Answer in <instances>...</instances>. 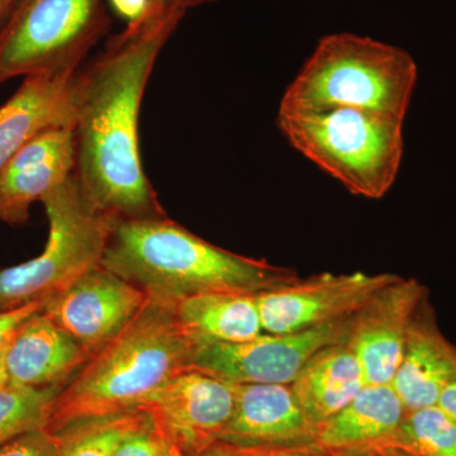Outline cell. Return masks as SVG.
<instances>
[{
  "label": "cell",
  "mask_w": 456,
  "mask_h": 456,
  "mask_svg": "<svg viewBox=\"0 0 456 456\" xmlns=\"http://www.w3.org/2000/svg\"><path fill=\"white\" fill-rule=\"evenodd\" d=\"M147 298L145 290L101 265L45 299L41 312L93 355L137 316Z\"/></svg>",
  "instance_id": "8fae6325"
},
{
  "label": "cell",
  "mask_w": 456,
  "mask_h": 456,
  "mask_svg": "<svg viewBox=\"0 0 456 456\" xmlns=\"http://www.w3.org/2000/svg\"><path fill=\"white\" fill-rule=\"evenodd\" d=\"M232 386L235 406L218 440L246 446L317 445L320 426L305 415L290 384Z\"/></svg>",
  "instance_id": "5bb4252c"
},
{
  "label": "cell",
  "mask_w": 456,
  "mask_h": 456,
  "mask_svg": "<svg viewBox=\"0 0 456 456\" xmlns=\"http://www.w3.org/2000/svg\"><path fill=\"white\" fill-rule=\"evenodd\" d=\"M44 301L27 303L22 307L14 308L11 311H0V350L11 340L12 335L18 329V326L31 317L36 312L42 310Z\"/></svg>",
  "instance_id": "4316f807"
},
{
  "label": "cell",
  "mask_w": 456,
  "mask_h": 456,
  "mask_svg": "<svg viewBox=\"0 0 456 456\" xmlns=\"http://www.w3.org/2000/svg\"><path fill=\"white\" fill-rule=\"evenodd\" d=\"M371 456H419L415 454V452H408V450H404L402 448H398V446L392 445H379L374 446V452Z\"/></svg>",
  "instance_id": "f546056e"
},
{
  "label": "cell",
  "mask_w": 456,
  "mask_h": 456,
  "mask_svg": "<svg viewBox=\"0 0 456 456\" xmlns=\"http://www.w3.org/2000/svg\"><path fill=\"white\" fill-rule=\"evenodd\" d=\"M150 5L161 9L182 8L188 11V0H150Z\"/></svg>",
  "instance_id": "1f68e13d"
},
{
  "label": "cell",
  "mask_w": 456,
  "mask_h": 456,
  "mask_svg": "<svg viewBox=\"0 0 456 456\" xmlns=\"http://www.w3.org/2000/svg\"><path fill=\"white\" fill-rule=\"evenodd\" d=\"M353 317L287 334L197 346L191 368L232 384H292L305 365L331 345L347 342Z\"/></svg>",
  "instance_id": "ba28073f"
},
{
  "label": "cell",
  "mask_w": 456,
  "mask_h": 456,
  "mask_svg": "<svg viewBox=\"0 0 456 456\" xmlns=\"http://www.w3.org/2000/svg\"><path fill=\"white\" fill-rule=\"evenodd\" d=\"M62 387L31 388L12 383L0 387V446L45 428L51 403Z\"/></svg>",
  "instance_id": "603a6c76"
},
{
  "label": "cell",
  "mask_w": 456,
  "mask_h": 456,
  "mask_svg": "<svg viewBox=\"0 0 456 456\" xmlns=\"http://www.w3.org/2000/svg\"><path fill=\"white\" fill-rule=\"evenodd\" d=\"M89 354L41 311L23 321L5 345L8 383L31 388L65 386Z\"/></svg>",
  "instance_id": "e0dca14e"
},
{
  "label": "cell",
  "mask_w": 456,
  "mask_h": 456,
  "mask_svg": "<svg viewBox=\"0 0 456 456\" xmlns=\"http://www.w3.org/2000/svg\"><path fill=\"white\" fill-rule=\"evenodd\" d=\"M218 2V0H188V8H197L200 5L211 4V3Z\"/></svg>",
  "instance_id": "d590c367"
},
{
  "label": "cell",
  "mask_w": 456,
  "mask_h": 456,
  "mask_svg": "<svg viewBox=\"0 0 456 456\" xmlns=\"http://www.w3.org/2000/svg\"><path fill=\"white\" fill-rule=\"evenodd\" d=\"M196 349L173 301L149 294L137 316L62 387L45 430L55 435L83 419L137 410L155 389L191 368Z\"/></svg>",
  "instance_id": "7a4b0ae2"
},
{
  "label": "cell",
  "mask_w": 456,
  "mask_h": 456,
  "mask_svg": "<svg viewBox=\"0 0 456 456\" xmlns=\"http://www.w3.org/2000/svg\"><path fill=\"white\" fill-rule=\"evenodd\" d=\"M59 445L56 436L41 428L0 446V456H57Z\"/></svg>",
  "instance_id": "d4e9b609"
},
{
  "label": "cell",
  "mask_w": 456,
  "mask_h": 456,
  "mask_svg": "<svg viewBox=\"0 0 456 456\" xmlns=\"http://www.w3.org/2000/svg\"><path fill=\"white\" fill-rule=\"evenodd\" d=\"M77 71H46L23 77L0 106V170L42 132L71 126Z\"/></svg>",
  "instance_id": "2e32d148"
},
{
  "label": "cell",
  "mask_w": 456,
  "mask_h": 456,
  "mask_svg": "<svg viewBox=\"0 0 456 456\" xmlns=\"http://www.w3.org/2000/svg\"><path fill=\"white\" fill-rule=\"evenodd\" d=\"M417 64L401 47L340 32L321 38L285 89L279 112L353 108L406 119Z\"/></svg>",
  "instance_id": "277c9868"
},
{
  "label": "cell",
  "mask_w": 456,
  "mask_h": 456,
  "mask_svg": "<svg viewBox=\"0 0 456 456\" xmlns=\"http://www.w3.org/2000/svg\"><path fill=\"white\" fill-rule=\"evenodd\" d=\"M163 456H185V455L182 454V452H180L178 449L174 448V446L169 445V444H167L164 441Z\"/></svg>",
  "instance_id": "e575fe53"
},
{
  "label": "cell",
  "mask_w": 456,
  "mask_h": 456,
  "mask_svg": "<svg viewBox=\"0 0 456 456\" xmlns=\"http://www.w3.org/2000/svg\"><path fill=\"white\" fill-rule=\"evenodd\" d=\"M404 119L353 108L278 112L277 126L294 150L351 194L380 200L391 191L404 151Z\"/></svg>",
  "instance_id": "5b68a950"
},
{
  "label": "cell",
  "mask_w": 456,
  "mask_h": 456,
  "mask_svg": "<svg viewBox=\"0 0 456 456\" xmlns=\"http://www.w3.org/2000/svg\"><path fill=\"white\" fill-rule=\"evenodd\" d=\"M185 13L150 5L75 77V175L114 221L167 216L143 169L140 114L152 69Z\"/></svg>",
  "instance_id": "6da1fadb"
},
{
  "label": "cell",
  "mask_w": 456,
  "mask_h": 456,
  "mask_svg": "<svg viewBox=\"0 0 456 456\" xmlns=\"http://www.w3.org/2000/svg\"><path fill=\"white\" fill-rule=\"evenodd\" d=\"M108 2L116 14L127 20V25L142 20L150 8V0H108Z\"/></svg>",
  "instance_id": "83f0119b"
},
{
  "label": "cell",
  "mask_w": 456,
  "mask_h": 456,
  "mask_svg": "<svg viewBox=\"0 0 456 456\" xmlns=\"http://www.w3.org/2000/svg\"><path fill=\"white\" fill-rule=\"evenodd\" d=\"M233 406L232 384L188 368L155 389L137 410L165 443L194 456L220 439Z\"/></svg>",
  "instance_id": "9c48e42d"
},
{
  "label": "cell",
  "mask_w": 456,
  "mask_h": 456,
  "mask_svg": "<svg viewBox=\"0 0 456 456\" xmlns=\"http://www.w3.org/2000/svg\"><path fill=\"white\" fill-rule=\"evenodd\" d=\"M428 294V288L417 279L399 277L354 314L346 344L359 360L368 384H392L408 326Z\"/></svg>",
  "instance_id": "7c38bea8"
},
{
  "label": "cell",
  "mask_w": 456,
  "mask_h": 456,
  "mask_svg": "<svg viewBox=\"0 0 456 456\" xmlns=\"http://www.w3.org/2000/svg\"><path fill=\"white\" fill-rule=\"evenodd\" d=\"M17 0H0V26L3 25L12 9L16 5Z\"/></svg>",
  "instance_id": "d6a6232c"
},
{
  "label": "cell",
  "mask_w": 456,
  "mask_h": 456,
  "mask_svg": "<svg viewBox=\"0 0 456 456\" xmlns=\"http://www.w3.org/2000/svg\"><path fill=\"white\" fill-rule=\"evenodd\" d=\"M364 371L346 342L318 351L290 388L317 426L335 416L367 386Z\"/></svg>",
  "instance_id": "d6986e66"
},
{
  "label": "cell",
  "mask_w": 456,
  "mask_h": 456,
  "mask_svg": "<svg viewBox=\"0 0 456 456\" xmlns=\"http://www.w3.org/2000/svg\"><path fill=\"white\" fill-rule=\"evenodd\" d=\"M404 415L406 408L392 384H367L320 426L317 445L330 452L380 445L395 434Z\"/></svg>",
  "instance_id": "ac0fdd59"
},
{
  "label": "cell",
  "mask_w": 456,
  "mask_h": 456,
  "mask_svg": "<svg viewBox=\"0 0 456 456\" xmlns=\"http://www.w3.org/2000/svg\"><path fill=\"white\" fill-rule=\"evenodd\" d=\"M110 26L104 0H17L0 26V86L46 71H77Z\"/></svg>",
  "instance_id": "52a82bcc"
},
{
  "label": "cell",
  "mask_w": 456,
  "mask_h": 456,
  "mask_svg": "<svg viewBox=\"0 0 456 456\" xmlns=\"http://www.w3.org/2000/svg\"><path fill=\"white\" fill-rule=\"evenodd\" d=\"M4 349L5 346L0 350V387H3L5 383H8L7 371H5L4 367Z\"/></svg>",
  "instance_id": "836d02e7"
},
{
  "label": "cell",
  "mask_w": 456,
  "mask_h": 456,
  "mask_svg": "<svg viewBox=\"0 0 456 456\" xmlns=\"http://www.w3.org/2000/svg\"><path fill=\"white\" fill-rule=\"evenodd\" d=\"M102 266L169 301L212 292L257 296L299 279L293 269L218 248L167 216L113 220Z\"/></svg>",
  "instance_id": "3957f363"
},
{
  "label": "cell",
  "mask_w": 456,
  "mask_h": 456,
  "mask_svg": "<svg viewBox=\"0 0 456 456\" xmlns=\"http://www.w3.org/2000/svg\"><path fill=\"white\" fill-rule=\"evenodd\" d=\"M456 380V345L441 331L430 294L417 305L392 386L406 412L435 406Z\"/></svg>",
  "instance_id": "9a60e30c"
},
{
  "label": "cell",
  "mask_w": 456,
  "mask_h": 456,
  "mask_svg": "<svg viewBox=\"0 0 456 456\" xmlns=\"http://www.w3.org/2000/svg\"><path fill=\"white\" fill-rule=\"evenodd\" d=\"M41 203L46 245L35 259L0 270V311L45 301L103 261L113 220L90 202L75 173Z\"/></svg>",
  "instance_id": "8992f818"
},
{
  "label": "cell",
  "mask_w": 456,
  "mask_h": 456,
  "mask_svg": "<svg viewBox=\"0 0 456 456\" xmlns=\"http://www.w3.org/2000/svg\"><path fill=\"white\" fill-rule=\"evenodd\" d=\"M380 445L398 446L419 456H456V421L437 404L410 411Z\"/></svg>",
  "instance_id": "7402d4cb"
},
{
  "label": "cell",
  "mask_w": 456,
  "mask_h": 456,
  "mask_svg": "<svg viewBox=\"0 0 456 456\" xmlns=\"http://www.w3.org/2000/svg\"><path fill=\"white\" fill-rule=\"evenodd\" d=\"M436 404L456 421V380L444 389Z\"/></svg>",
  "instance_id": "f1b7e54d"
},
{
  "label": "cell",
  "mask_w": 456,
  "mask_h": 456,
  "mask_svg": "<svg viewBox=\"0 0 456 456\" xmlns=\"http://www.w3.org/2000/svg\"><path fill=\"white\" fill-rule=\"evenodd\" d=\"M163 449L164 440L156 434L150 422L126 436L113 456H163Z\"/></svg>",
  "instance_id": "484cf974"
},
{
  "label": "cell",
  "mask_w": 456,
  "mask_h": 456,
  "mask_svg": "<svg viewBox=\"0 0 456 456\" xmlns=\"http://www.w3.org/2000/svg\"><path fill=\"white\" fill-rule=\"evenodd\" d=\"M149 424L139 410L75 422L53 435L57 456H113L126 436Z\"/></svg>",
  "instance_id": "44dd1931"
},
{
  "label": "cell",
  "mask_w": 456,
  "mask_h": 456,
  "mask_svg": "<svg viewBox=\"0 0 456 456\" xmlns=\"http://www.w3.org/2000/svg\"><path fill=\"white\" fill-rule=\"evenodd\" d=\"M75 167L73 127L60 126L42 132L0 170V222L25 224L32 204L70 178Z\"/></svg>",
  "instance_id": "4fadbf2b"
},
{
  "label": "cell",
  "mask_w": 456,
  "mask_h": 456,
  "mask_svg": "<svg viewBox=\"0 0 456 456\" xmlns=\"http://www.w3.org/2000/svg\"><path fill=\"white\" fill-rule=\"evenodd\" d=\"M398 278L392 273L362 272L299 277L293 283L257 294L261 327L269 334H287L346 320Z\"/></svg>",
  "instance_id": "30bf717a"
},
{
  "label": "cell",
  "mask_w": 456,
  "mask_h": 456,
  "mask_svg": "<svg viewBox=\"0 0 456 456\" xmlns=\"http://www.w3.org/2000/svg\"><path fill=\"white\" fill-rule=\"evenodd\" d=\"M373 452L374 446H358L330 452V456H371Z\"/></svg>",
  "instance_id": "4dcf8cb0"
},
{
  "label": "cell",
  "mask_w": 456,
  "mask_h": 456,
  "mask_svg": "<svg viewBox=\"0 0 456 456\" xmlns=\"http://www.w3.org/2000/svg\"><path fill=\"white\" fill-rule=\"evenodd\" d=\"M194 456H330L318 445L246 446L217 440Z\"/></svg>",
  "instance_id": "cb8c5ba5"
},
{
  "label": "cell",
  "mask_w": 456,
  "mask_h": 456,
  "mask_svg": "<svg viewBox=\"0 0 456 456\" xmlns=\"http://www.w3.org/2000/svg\"><path fill=\"white\" fill-rule=\"evenodd\" d=\"M173 303L180 325L197 346L250 340L264 332L253 294L200 293Z\"/></svg>",
  "instance_id": "ffe728a7"
}]
</instances>
